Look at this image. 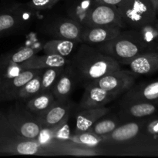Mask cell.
Returning <instances> with one entry per match:
<instances>
[{
	"mask_svg": "<svg viewBox=\"0 0 158 158\" xmlns=\"http://www.w3.org/2000/svg\"><path fill=\"white\" fill-rule=\"evenodd\" d=\"M79 82L86 86L94 80L121 69L120 64L112 57L100 52L94 46L82 43L69 59Z\"/></svg>",
	"mask_w": 158,
	"mask_h": 158,
	"instance_id": "6da1fadb",
	"label": "cell"
},
{
	"mask_svg": "<svg viewBox=\"0 0 158 158\" xmlns=\"http://www.w3.org/2000/svg\"><path fill=\"white\" fill-rule=\"evenodd\" d=\"M94 47L106 55L125 65L140 54L150 51L142 41L138 31L135 29L121 31L117 36Z\"/></svg>",
	"mask_w": 158,
	"mask_h": 158,
	"instance_id": "7a4b0ae2",
	"label": "cell"
},
{
	"mask_svg": "<svg viewBox=\"0 0 158 158\" xmlns=\"http://www.w3.org/2000/svg\"><path fill=\"white\" fill-rule=\"evenodd\" d=\"M123 146H124L123 149L119 152L127 154L158 153V115L155 114L144 118L138 135Z\"/></svg>",
	"mask_w": 158,
	"mask_h": 158,
	"instance_id": "3957f363",
	"label": "cell"
},
{
	"mask_svg": "<svg viewBox=\"0 0 158 158\" xmlns=\"http://www.w3.org/2000/svg\"><path fill=\"white\" fill-rule=\"evenodd\" d=\"M117 8L127 27L131 29L154 23L157 18L149 0H123Z\"/></svg>",
	"mask_w": 158,
	"mask_h": 158,
	"instance_id": "277c9868",
	"label": "cell"
},
{
	"mask_svg": "<svg viewBox=\"0 0 158 158\" xmlns=\"http://www.w3.org/2000/svg\"><path fill=\"white\" fill-rule=\"evenodd\" d=\"M7 118L19 137L28 140H37L42 131L38 119L26 110L23 102L19 101L8 110Z\"/></svg>",
	"mask_w": 158,
	"mask_h": 158,
	"instance_id": "5b68a950",
	"label": "cell"
},
{
	"mask_svg": "<svg viewBox=\"0 0 158 158\" xmlns=\"http://www.w3.org/2000/svg\"><path fill=\"white\" fill-rule=\"evenodd\" d=\"M136 75L132 72L120 69L117 71L106 74L88 84L104 89L110 92L115 93L119 96L126 93L135 84ZM87 85V84H86Z\"/></svg>",
	"mask_w": 158,
	"mask_h": 158,
	"instance_id": "8992f818",
	"label": "cell"
},
{
	"mask_svg": "<svg viewBox=\"0 0 158 158\" xmlns=\"http://www.w3.org/2000/svg\"><path fill=\"white\" fill-rule=\"evenodd\" d=\"M0 154L50 156L47 148L36 140H28L20 137L8 139L0 143Z\"/></svg>",
	"mask_w": 158,
	"mask_h": 158,
	"instance_id": "52a82bcc",
	"label": "cell"
},
{
	"mask_svg": "<svg viewBox=\"0 0 158 158\" xmlns=\"http://www.w3.org/2000/svg\"><path fill=\"white\" fill-rule=\"evenodd\" d=\"M104 26L124 29L127 27L123 23L117 6L96 3L88 15L83 26Z\"/></svg>",
	"mask_w": 158,
	"mask_h": 158,
	"instance_id": "ba28073f",
	"label": "cell"
},
{
	"mask_svg": "<svg viewBox=\"0 0 158 158\" xmlns=\"http://www.w3.org/2000/svg\"><path fill=\"white\" fill-rule=\"evenodd\" d=\"M83 26L71 18L58 17L46 22L43 29L54 39L70 40L81 43L80 35Z\"/></svg>",
	"mask_w": 158,
	"mask_h": 158,
	"instance_id": "9c48e42d",
	"label": "cell"
},
{
	"mask_svg": "<svg viewBox=\"0 0 158 158\" xmlns=\"http://www.w3.org/2000/svg\"><path fill=\"white\" fill-rule=\"evenodd\" d=\"M157 113L158 102L135 101L122 99L119 117L123 123L151 117Z\"/></svg>",
	"mask_w": 158,
	"mask_h": 158,
	"instance_id": "30bf717a",
	"label": "cell"
},
{
	"mask_svg": "<svg viewBox=\"0 0 158 158\" xmlns=\"http://www.w3.org/2000/svg\"><path fill=\"white\" fill-rule=\"evenodd\" d=\"M73 110L72 102L67 100H57L46 110L37 116L42 129H50L59 126L69 118Z\"/></svg>",
	"mask_w": 158,
	"mask_h": 158,
	"instance_id": "8fae6325",
	"label": "cell"
},
{
	"mask_svg": "<svg viewBox=\"0 0 158 158\" xmlns=\"http://www.w3.org/2000/svg\"><path fill=\"white\" fill-rule=\"evenodd\" d=\"M143 119L123 122L110 134L102 136L103 143L110 145L125 144L134 140L139 134Z\"/></svg>",
	"mask_w": 158,
	"mask_h": 158,
	"instance_id": "7c38bea8",
	"label": "cell"
},
{
	"mask_svg": "<svg viewBox=\"0 0 158 158\" xmlns=\"http://www.w3.org/2000/svg\"><path fill=\"white\" fill-rule=\"evenodd\" d=\"M51 155H70V156H97L102 154L99 148H89L70 140L55 141L44 145Z\"/></svg>",
	"mask_w": 158,
	"mask_h": 158,
	"instance_id": "4fadbf2b",
	"label": "cell"
},
{
	"mask_svg": "<svg viewBox=\"0 0 158 158\" xmlns=\"http://www.w3.org/2000/svg\"><path fill=\"white\" fill-rule=\"evenodd\" d=\"M119 97L115 93L110 92L104 89L87 84L85 86V90L80 102V109L103 107Z\"/></svg>",
	"mask_w": 158,
	"mask_h": 158,
	"instance_id": "5bb4252c",
	"label": "cell"
},
{
	"mask_svg": "<svg viewBox=\"0 0 158 158\" xmlns=\"http://www.w3.org/2000/svg\"><path fill=\"white\" fill-rule=\"evenodd\" d=\"M121 31L120 28L113 26H83L80 41L82 43L96 46L117 36Z\"/></svg>",
	"mask_w": 158,
	"mask_h": 158,
	"instance_id": "9a60e30c",
	"label": "cell"
},
{
	"mask_svg": "<svg viewBox=\"0 0 158 158\" xmlns=\"http://www.w3.org/2000/svg\"><path fill=\"white\" fill-rule=\"evenodd\" d=\"M43 69H24L20 73L8 80L4 84L1 94L0 101L17 100L19 89L31 79L43 72Z\"/></svg>",
	"mask_w": 158,
	"mask_h": 158,
	"instance_id": "2e32d148",
	"label": "cell"
},
{
	"mask_svg": "<svg viewBox=\"0 0 158 158\" xmlns=\"http://www.w3.org/2000/svg\"><path fill=\"white\" fill-rule=\"evenodd\" d=\"M78 79L73 69L68 63L60 74L58 80L52 89V94L57 100H67L72 94L76 84L78 83Z\"/></svg>",
	"mask_w": 158,
	"mask_h": 158,
	"instance_id": "e0dca14e",
	"label": "cell"
},
{
	"mask_svg": "<svg viewBox=\"0 0 158 158\" xmlns=\"http://www.w3.org/2000/svg\"><path fill=\"white\" fill-rule=\"evenodd\" d=\"M136 76L151 75L158 72V51H148L140 54L126 63Z\"/></svg>",
	"mask_w": 158,
	"mask_h": 158,
	"instance_id": "ac0fdd59",
	"label": "cell"
},
{
	"mask_svg": "<svg viewBox=\"0 0 158 158\" xmlns=\"http://www.w3.org/2000/svg\"><path fill=\"white\" fill-rule=\"evenodd\" d=\"M20 6H13L0 12V38L16 32L23 26L25 19Z\"/></svg>",
	"mask_w": 158,
	"mask_h": 158,
	"instance_id": "d6986e66",
	"label": "cell"
},
{
	"mask_svg": "<svg viewBox=\"0 0 158 158\" xmlns=\"http://www.w3.org/2000/svg\"><path fill=\"white\" fill-rule=\"evenodd\" d=\"M110 109L106 106L80 109L76 114V127L74 133L86 131L96 121L107 115Z\"/></svg>",
	"mask_w": 158,
	"mask_h": 158,
	"instance_id": "ffe728a7",
	"label": "cell"
},
{
	"mask_svg": "<svg viewBox=\"0 0 158 158\" xmlns=\"http://www.w3.org/2000/svg\"><path fill=\"white\" fill-rule=\"evenodd\" d=\"M69 63V59L57 55H33L27 60L20 63L23 69H45L50 67H61Z\"/></svg>",
	"mask_w": 158,
	"mask_h": 158,
	"instance_id": "44dd1931",
	"label": "cell"
},
{
	"mask_svg": "<svg viewBox=\"0 0 158 158\" xmlns=\"http://www.w3.org/2000/svg\"><path fill=\"white\" fill-rule=\"evenodd\" d=\"M123 100L158 102V79L147 84H134L125 93Z\"/></svg>",
	"mask_w": 158,
	"mask_h": 158,
	"instance_id": "7402d4cb",
	"label": "cell"
},
{
	"mask_svg": "<svg viewBox=\"0 0 158 158\" xmlns=\"http://www.w3.org/2000/svg\"><path fill=\"white\" fill-rule=\"evenodd\" d=\"M96 3V0H68L66 13L69 18L83 26L89 12Z\"/></svg>",
	"mask_w": 158,
	"mask_h": 158,
	"instance_id": "603a6c76",
	"label": "cell"
},
{
	"mask_svg": "<svg viewBox=\"0 0 158 158\" xmlns=\"http://www.w3.org/2000/svg\"><path fill=\"white\" fill-rule=\"evenodd\" d=\"M78 42L63 39H53L46 42L43 46V52L49 55H57L68 58L74 52Z\"/></svg>",
	"mask_w": 158,
	"mask_h": 158,
	"instance_id": "cb8c5ba5",
	"label": "cell"
},
{
	"mask_svg": "<svg viewBox=\"0 0 158 158\" xmlns=\"http://www.w3.org/2000/svg\"><path fill=\"white\" fill-rule=\"evenodd\" d=\"M56 99L52 92H45L38 94L26 102V110L35 117L41 114L55 102Z\"/></svg>",
	"mask_w": 158,
	"mask_h": 158,
	"instance_id": "d4e9b609",
	"label": "cell"
},
{
	"mask_svg": "<svg viewBox=\"0 0 158 158\" xmlns=\"http://www.w3.org/2000/svg\"><path fill=\"white\" fill-rule=\"evenodd\" d=\"M106 116L99 119L86 131H89L96 135L102 137V136H104L112 132L119 125L123 123L119 116L105 117Z\"/></svg>",
	"mask_w": 158,
	"mask_h": 158,
	"instance_id": "484cf974",
	"label": "cell"
},
{
	"mask_svg": "<svg viewBox=\"0 0 158 158\" xmlns=\"http://www.w3.org/2000/svg\"><path fill=\"white\" fill-rule=\"evenodd\" d=\"M135 29L138 31L143 44L150 51H158V30L154 23Z\"/></svg>",
	"mask_w": 158,
	"mask_h": 158,
	"instance_id": "4316f807",
	"label": "cell"
},
{
	"mask_svg": "<svg viewBox=\"0 0 158 158\" xmlns=\"http://www.w3.org/2000/svg\"><path fill=\"white\" fill-rule=\"evenodd\" d=\"M43 73V72H42ZM42 73L31 79L19 89L17 100L22 102H26L32 97L41 94V75Z\"/></svg>",
	"mask_w": 158,
	"mask_h": 158,
	"instance_id": "83f0119b",
	"label": "cell"
},
{
	"mask_svg": "<svg viewBox=\"0 0 158 158\" xmlns=\"http://www.w3.org/2000/svg\"><path fill=\"white\" fill-rule=\"evenodd\" d=\"M65 66L43 69L41 75V93L51 92Z\"/></svg>",
	"mask_w": 158,
	"mask_h": 158,
	"instance_id": "f1b7e54d",
	"label": "cell"
},
{
	"mask_svg": "<svg viewBox=\"0 0 158 158\" xmlns=\"http://www.w3.org/2000/svg\"><path fill=\"white\" fill-rule=\"evenodd\" d=\"M69 140L89 148H99V146L103 143L102 137L96 135L89 131L71 134Z\"/></svg>",
	"mask_w": 158,
	"mask_h": 158,
	"instance_id": "f546056e",
	"label": "cell"
},
{
	"mask_svg": "<svg viewBox=\"0 0 158 158\" xmlns=\"http://www.w3.org/2000/svg\"><path fill=\"white\" fill-rule=\"evenodd\" d=\"M35 54V50L31 47H23L12 53L4 54L0 58L5 61L14 63H22Z\"/></svg>",
	"mask_w": 158,
	"mask_h": 158,
	"instance_id": "4dcf8cb0",
	"label": "cell"
},
{
	"mask_svg": "<svg viewBox=\"0 0 158 158\" xmlns=\"http://www.w3.org/2000/svg\"><path fill=\"white\" fill-rule=\"evenodd\" d=\"M23 70L20 63H10L0 58V77L6 80V83Z\"/></svg>",
	"mask_w": 158,
	"mask_h": 158,
	"instance_id": "1f68e13d",
	"label": "cell"
},
{
	"mask_svg": "<svg viewBox=\"0 0 158 158\" xmlns=\"http://www.w3.org/2000/svg\"><path fill=\"white\" fill-rule=\"evenodd\" d=\"M19 137L9 123L6 114L0 112V143L8 139Z\"/></svg>",
	"mask_w": 158,
	"mask_h": 158,
	"instance_id": "d6a6232c",
	"label": "cell"
},
{
	"mask_svg": "<svg viewBox=\"0 0 158 158\" xmlns=\"http://www.w3.org/2000/svg\"><path fill=\"white\" fill-rule=\"evenodd\" d=\"M60 0H31L26 3V6L34 12H40L50 9Z\"/></svg>",
	"mask_w": 158,
	"mask_h": 158,
	"instance_id": "836d02e7",
	"label": "cell"
},
{
	"mask_svg": "<svg viewBox=\"0 0 158 158\" xmlns=\"http://www.w3.org/2000/svg\"><path fill=\"white\" fill-rule=\"evenodd\" d=\"M123 0H96L97 3H100V4H106L110 5V6H117Z\"/></svg>",
	"mask_w": 158,
	"mask_h": 158,
	"instance_id": "e575fe53",
	"label": "cell"
},
{
	"mask_svg": "<svg viewBox=\"0 0 158 158\" xmlns=\"http://www.w3.org/2000/svg\"><path fill=\"white\" fill-rule=\"evenodd\" d=\"M149 2L151 4V6H152L156 15L158 17V0H149Z\"/></svg>",
	"mask_w": 158,
	"mask_h": 158,
	"instance_id": "d590c367",
	"label": "cell"
},
{
	"mask_svg": "<svg viewBox=\"0 0 158 158\" xmlns=\"http://www.w3.org/2000/svg\"><path fill=\"white\" fill-rule=\"evenodd\" d=\"M5 83H6V80L0 77V94H1L2 90V88L3 86H4Z\"/></svg>",
	"mask_w": 158,
	"mask_h": 158,
	"instance_id": "8d00e7d4",
	"label": "cell"
},
{
	"mask_svg": "<svg viewBox=\"0 0 158 158\" xmlns=\"http://www.w3.org/2000/svg\"><path fill=\"white\" fill-rule=\"evenodd\" d=\"M154 25H155L156 28H157V30H158V18H157V19H156V21L154 22Z\"/></svg>",
	"mask_w": 158,
	"mask_h": 158,
	"instance_id": "74e56055",
	"label": "cell"
}]
</instances>
